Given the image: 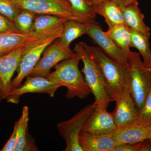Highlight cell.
<instances>
[{
    "label": "cell",
    "instance_id": "obj_1",
    "mask_svg": "<svg viewBox=\"0 0 151 151\" xmlns=\"http://www.w3.org/2000/svg\"><path fill=\"white\" fill-rule=\"evenodd\" d=\"M80 60L76 54L73 57L64 60L55 65L54 71L50 72L45 77L61 87L65 86L67 88L66 99L75 97L84 99L92 93L78 68Z\"/></svg>",
    "mask_w": 151,
    "mask_h": 151
},
{
    "label": "cell",
    "instance_id": "obj_2",
    "mask_svg": "<svg viewBox=\"0 0 151 151\" xmlns=\"http://www.w3.org/2000/svg\"><path fill=\"white\" fill-rule=\"evenodd\" d=\"M73 51L83 62L82 71L91 92L94 95V103L96 106L107 109L110 102L114 100L108 91L100 66L86 48L83 42L76 44Z\"/></svg>",
    "mask_w": 151,
    "mask_h": 151
},
{
    "label": "cell",
    "instance_id": "obj_3",
    "mask_svg": "<svg viewBox=\"0 0 151 151\" xmlns=\"http://www.w3.org/2000/svg\"><path fill=\"white\" fill-rule=\"evenodd\" d=\"M84 44L100 66L111 97L115 102L118 101L128 84L127 64L111 58L98 47Z\"/></svg>",
    "mask_w": 151,
    "mask_h": 151
},
{
    "label": "cell",
    "instance_id": "obj_4",
    "mask_svg": "<svg viewBox=\"0 0 151 151\" xmlns=\"http://www.w3.org/2000/svg\"><path fill=\"white\" fill-rule=\"evenodd\" d=\"M127 64L130 93L139 111L151 89V70L142 61L140 53L134 51L128 55Z\"/></svg>",
    "mask_w": 151,
    "mask_h": 151
},
{
    "label": "cell",
    "instance_id": "obj_5",
    "mask_svg": "<svg viewBox=\"0 0 151 151\" xmlns=\"http://www.w3.org/2000/svg\"><path fill=\"white\" fill-rule=\"evenodd\" d=\"M63 31V28L52 35L36 37L26 44L17 68V74L11 82L12 91L21 85L23 79L31 73L45 49L61 36Z\"/></svg>",
    "mask_w": 151,
    "mask_h": 151
},
{
    "label": "cell",
    "instance_id": "obj_6",
    "mask_svg": "<svg viewBox=\"0 0 151 151\" xmlns=\"http://www.w3.org/2000/svg\"><path fill=\"white\" fill-rule=\"evenodd\" d=\"M14 1L21 9L28 10L36 14L50 15L87 23L94 21L78 12L68 0Z\"/></svg>",
    "mask_w": 151,
    "mask_h": 151
},
{
    "label": "cell",
    "instance_id": "obj_7",
    "mask_svg": "<svg viewBox=\"0 0 151 151\" xmlns=\"http://www.w3.org/2000/svg\"><path fill=\"white\" fill-rule=\"evenodd\" d=\"M96 106L94 103L87 105L71 119L58 124L60 134L66 144V147L63 151H83L79 144L78 137L86 120Z\"/></svg>",
    "mask_w": 151,
    "mask_h": 151
},
{
    "label": "cell",
    "instance_id": "obj_8",
    "mask_svg": "<svg viewBox=\"0 0 151 151\" xmlns=\"http://www.w3.org/2000/svg\"><path fill=\"white\" fill-rule=\"evenodd\" d=\"M75 55L70 47L63 45L59 39H57L45 49L43 56L29 75L45 77L52 68L62 60L73 57Z\"/></svg>",
    "mask_w": 151,
    "mask_h": 151
},
{
    "label": "cell",
    "instance_id": "obj_9",
    "mask_svg": "<svg viewBox=\"0 0 151 151\" xmlns=\"http://www.w3.org/2000/svg\"><path fill=\"white\" fill-rule=\"evenodd\" d=\"M60 87L59 84L50 81L45 77L29 75L24 83L11 91L6 99L8 103L17 104L22 95L27 93L47 94L53 97Z\"/></svg>",
    "mask_w": 151,
    "mask_h": 151
},
{
    "label": "cell",
    "instance_id": "obj_10",
    "mask_svg": "<svg viewBox=\"0 0 151 151\" xmlns=\"http://www.w3.org/2000/svg\"><path fill=\"white\" fill-rule=\"evenodd\" d=\"M117 127L113 111L109 112L103 107L96 106L86 120L80 134H110Z\"/></svg>",
    "mask_w": 151,
    "mask_h": 151
},
{
    "label": "cell",
    "instance_id": "obj_11",
    "mask_svg": "<svg viewBox=\"0 0 151 151\" xmlns=\"http://www.w3.org/2000/svg\"><path fill=\"white\" fill-rule=\"evenodd\" d=\"M85 35H88L93 43L97 45L98 47L111 58L127 64L128 55L103 31L99 23L95 21L90 23Z\"/></svg>",
    "mask_w": 151,
    "mask_h": 151
},
{
    "label": "cell",
    "instance_id": "obj_12",
    "mask_svg": "<svg viewBox=\"0 0 151 151\" xmlns=\"http://www.w3.org/2000/svg\"><path fill=\"white\" fill-rule=\"evenodd\" d=\"M151 126L138 120L121 126H117L112 134L116 145L122 144H137L150 139Z\"/></svg>",
    "mask_w": 151,
    "mask_h": 151
},
{
    "label": "cell",
    "instance_id": "obj_13",
    "mask_svg": "<svg viewBox=\"0 0 151 151\" xmlns=\"http://www.w3.org/2000/svg\"><path fill=\"white\" fill-rule=\"evenodd\" d=\"M24 45L0 57V86L5 99L12 91V78L18 66L24 50Z\"/></svg>",
    "mask_w": 151,
    "mask_h": 151
},
{
    "label": "cell",
    "instance_id": "obj_14",
    "mask_svg": "<svg viewBox=\"0 0 151 151\" xmlns=\"http://www.w3.org/2000/svg\"><path fill=\"white\" fill-rule=\"evenodd\" d=\"M116 102V107L113 112L117 126L137 120L139 111L130 93L129 83L125 87L122 97Z\"/></svg>",
    "mask_w": 151,
    "mask_h": 151
},
{
    "label": "cell",
    "instance_id": "obj_15",
    "mask_svg": "<svg viewBox=\"0 0 151 151\" xmlns=\"http://www.w3.org/2000/svg\"><path fill=\"white\" fill-rule=\"evenodd\" d=\"M29 108L24 106L23 107L21 116L15 124L17 127V141L14 151L40 150L29 131Z\"/></svg>",
    "mask_w": 151,
    "mask_h": 151
},
{
    "label": "cell",
    "instance_id": "obj_16",
    "mask_svg": "<svg viewBox=\"0 0 151 151\" xmlns=\"http://www.w3.org/2000/svg\"><path fill=\"white\" fill-rule=\"evenodd\" d=\"M67 20L55 16L36 14L30 33L37 37L52 35L62 29Z\"/></svg>",
    "mask_w": 151,
    "mask_h": 151
},
{
    "label": "cell",
    "instance_id": "obj_17",
    "mask_svg": "<svg viewBox=\"0 0 151 151\" xmlns=\"http://www.w3.org/2000/svg\"><path fill=\"white\" fill-rule=\"evenodd\" d=\"M125 24L131 29L150 39V28L144 22V15L139 7L138 1L121 7Z\"/></svg>",
    "mask_w": 151,
    "mask_h": 151
},
{
    "label": "cell",
    "instance_id": "obj_18",
    "mask_svg": "<svg viewBox=\"0 0 151 151\" xmlns=\"http://www.w3.org/2000/svg\"><path fill=\"white\" fill-rule=\"evenodd\" d=\"M78 139L83 151H113L116 145L112 134L100 135L80 134Z\"/></svg>",
    "mask_w": 151,
    "mask_h": 151
},
{
    "label": "cell",
    "instance_id": "obj_19",
    "mask_svg": "<svg viewBox=\"0 0 151 151\" xmlns=\"http://www.w3.org/2000/svg\"><path fill=\"white\" fill-rule=\"evenodd\" d=\"M92 8L95 14L105 19L108 28L126 24L121 7L110 0L94 6Z\"/></svg>",
    "mask_w": 151,
    "mask_h": 151
},
{
    "label": "cell",
    "instance_id": "obj_20",
    "mask_svg": "<svg viewBox=\"0 0 151 151\" xmlns=\"http://www.w3.org/2000/svg\"><path fill=\"white\" fill-rule=\"evenodd\" d=\"M37 37L32 34L11 32L0 34V57L24 45Z\"/></svg>",
    "mask_w": 151,
    "mask_h": 151
},
{
    "label": "cell",
    "instance_id": "obj_21",
    "mask_svg": "<svg viewBox=\"0 0 151 151\" xmlns=\"http://www.w3.org/2000/svg\"><path fill=\"white\" fill-rule=\"evenodd\" d=\"M90 23L67 20L63 25L62 35L58 38L59 41L64 46L70 47V44L73 40L86 34Z\"/></svg>",
    "mask_w": 151,
    "mask_h": 151
},
{
    "label": "cell",
    "instance_id": "obj_22",
    "mask_svg": "<svg viewBox=\"0 0 151 151\" xmlns=\"http://www.w3.org/2000/svg\"><path fill=\"white\" fill-rule=\"evenodd\" d=\"M119 48L128 55L130 51L131 29L127 25L121 24L108 28L105 32Z\"/></svg>",
    "mask_w": 151,
    "mask_h": 151
},
{
    "label": "cell",
    "instance_id": "obj_23",
    "mask_svg": "<svg viewBox=\"0 0 151 151\" xmlns=\"http://www.w3.org/2000/svg\"><path fill=\"white\" fill-rule=\"evenodd\" d=\"M149 38L131 29L130 47H135L142 56L143 62L147 66L151 64V51Z\"/></svg>",
    "mask_w": 151,
    "mask_h": 151
},
{
    "label": "cell",
    "instance_id": "obj_24",
    "mask_svg": "<svg viewBox=\"0 0 151 151\" xmlns=\"http://www.w3.org/2000/svg\"><path fill=\"white\" fill-rule=\"evenodd\" d=\"M36 14L28 10L22 9L17 15L14 20L17 29L20 32L23 34H31Z\"/></svg>",
    "mask_w": 151,
    "mask_h": 151
},
{
    "label": "cell",
    "instance_id": "obj_25",
    "mask_svg": "<svg viewBox=\"0 0 151 151\" xmlns=\"http://www.w3.org/2000/svg\"><path fill=\"white\" fill-rule=\"evenodd\" d=\"M21 10L14 0H0V14L13 22Z\"/></svg>",
    "mask_w": 151,
    "mask_h": 151
},
{
    "label": "cell",
    "instance_id": "obj_26",
    "mask_svg": "<svg viewBox=\"0 0 151 151\" xmlns=\"http://www.w3.org/2000/svg\"><path fill=\"white\" fill-rule=\"evenodd\" d=\"M72 6L82 15L92 21H95L96 14L88 5L85 0H68Z\"/></svg>",
    "mask_w": 151,
    "mask_h": 151
},
{
    "label": "cell",
    "instance_id": "obj_27",
    "mask_svg": "<svg viewBox=\"0 0 151 151\" xmlns=\"http://www.w3.org/2000/svg\"><path fill=\"white\" fill-rule=\"evenodd\" d=\"M137 120L144 124L151 126V89L142 108L139 111Z\"/></svg>",
    "mask_w": 151,
    "mask_h": 151
},
{
    "label": "cell",
    "instance_id": "obj_28",
    "mask_svg": "<svg viewBox=\"0 0 151 151\" xmlns=\"http://www.w3.org/2000/svg\"><path fill=\"white\" fill-rule=\"evenodd\" d=\"M11 32H19L17 29L14 22L0 14V34Z\"/></svg>",
    "mask_w": 151,
    "mask_h": 151
},
{
    "label": "cell",
    "instance_id": "obj_29",
    "mask_svg": "<svg viewBox=\"0 0 151 151\" xmlns=\"http://www.w3.org/2000/svg\"><path fill=\"white\" fill-rule=\"evenodd\" d=\"M17 141V127L15 125L14 127L13 132L11 135L10 137L5 145L1 150V151H14Z\"/></svg>",
    "mask_w": 151,
    "mask_h": 151
},
{
    "label": "cell",
    "instance_id": "obj_30",
    "mask_svg": "<svg viewBox=\"0 0 151 151\" xmlns=\"http://www.w3.org/2000/svg\"><path fill=\"white\" fill-rule=\"evenodd\" d=\"M139 143L137 144H122L117 145L113 151H138Z\"/></svg>",
    "mask_w": 151,
    "mask_h": 151
},
{
    "label": "cell",
    "instance_id": "obj_31",
    "mask_svg": "<svg viewBox=\"0 0 151 151\" xmlns=\"http://www.w3.org/2000/svg\"><path fill=\"white\" fill-rule=\"evenodd\" d=\"M138 151H151V140L147 139L140 142Z\"/></svg>",
    "mask_w": 151,
    "mask_h": 151
},
{
    "label": "cell",
    "instance_id": "obj_32",
    "mask_svg": "<svg viewBox=\"0 0 151 151\" xmlns=\"http://www.w3.org/2000/svg\"><path fill=\"white\" fill-rule=\"evenodd\" d=\"M110 1L115 3L120 7H123L137 1L138 0H110Z\"/></svg>",
    "mask_w": 151,
    "mask_h": 151
},
{
    "label": "cell",
    "instance_id": "obj_33",
    "mask_svg": "<svg viewBox=\"0 0 151 151\" xmlns=\"http://www.w3.org/2000/svg\"><path fill=\"white\" fill-rule=\"evenodd\" d=\"M85 1L88 5L92 8L94 6L99 4L100 3L105 2L107 0H85Z\"/></svg>",
    "mask_w": 151,
    "mask_h": 151
},
{
    "label": "cell",
    "instance_id": "obj_34",
    "mask_svg": "<svg viewBox=\"0 0 151 151\" xmlns=\"http://www.w3.org/2000/svg\"><path fill=\"white\" fill-rule=\"evenodd\" d=\"M5 99L4 96V93H3L2 90L0 86V103L3 100Z\"/></svg>",
    "mask_w": 151,
    "mask_h": 151
},
{
    "label": "cell",
    "instance_id": "obj_35",
    "mask_svg": "<svg viewBox=\"0 0 151 151\" xmlns=\"http://www.w3.org/2000/svg\"><path fill=\"white\" fill-rule=\"evenodd\" d=\"M148 67L149 68H150V69H151V64H150V65H149V66H148Z\"/></svg>",
    "mask_w": 151,
    "mask_h": 151
},
{
    "label": "cell",
    "instance_id": "obj_36",
    "mask_svg": "<svg viewBox=\"0 0 151 151\" xmlns=\"http://www.w3.org/2000/svg\"><path fill=\"white\" fill-rule=\"evenodd\" d=\"M150 139L151 140V134H150Z\"/></svg>",
    "mask_w": 151,
    "mask_h": 151
}]
</instances>
